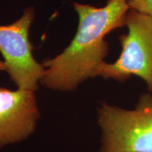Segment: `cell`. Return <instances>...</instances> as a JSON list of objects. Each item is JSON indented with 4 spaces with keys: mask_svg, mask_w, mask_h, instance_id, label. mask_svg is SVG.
Masks as SVG:
<instances>
[{
    "mask_svg": "<svg viewBox=\"0 0 152 152\" xmlns=\"http://www.w3.org/2000/svg\"><path fill=\"white\" fill-rule=\"evenodd\" d=\"M125 26L128 32L120 37L122 52L118 59L113 64L104 62L95 77L124 82L137 75L152 92V17L130 9Z\"/></svg>",
    "mask_w": 152,
    "mask_h": 152,
    "instance_id": "3",
    "label": "cell"
},
{
    "mask_svg": "<svg viewBox=\"0 0 152 152\" xmlns=\"http://www.w3.org/2000/svg\"><path fill=\"white\" fill-rule=\"evenodd\" d=\"M130 9L152 17V0H128Z\"/></svg>",
    "mask_w": 152,
    "mask_h": 152,
    "instance_id": "6",
    "label": "cell"
},
{
    "mask_svg": "<svg viewBox=\"0 0 152 152\" xmlns=\"http://www.w3.org/2000/svg\"><path fill=\"white\" fill-rule=\"evenodd\" d=\"M39 118L35 92L0 87V149L26 140Z\"/></svg>",
    "mask_w": 152,
    "mask_h": 152,
    "instance_id": "5",
    "label": "cell"
},
{
    "mask_svg": "<svg viewBox=\"0 0 152 152\" xmlns=\"http://www.w3.org/2000/svg\"><path fill=\"white\" fill-rule=\"evenodd\" d=\"M79 16L77 31L70 45L54 58L45 61L40 83L47 88L71 91L90 77L104 62L109 45L104 37L125 26L130 10L128 0H108L105 7L74 4Z\"/></svg>",
    "mask_w": 152,
    "mask_h": 152,
    "instance_id": "1",
    "label": "cell"
},
{
    "mask_svg": "<svg viewBox=\"0 0 152 152\" xmlns=\"http://www.w3.org/2000/svg\"><path fill=\"white\" fill-rule=\"evenodd\" d=\"M6 71V65L4 62L0 60V71Z\"/></svg>",
    "mask_w": 152,
    "mask_h": 152,
    "instance_id": "7",
    "label": "cell"
},
{
    "mask_svg": "<svg viewBox=\"0 0 152 152\" xmlns=\"http://www.w3.org/2000/svg\"><path fill=\"white\" fill-rule=\"evenodd\" d=\"M33 18L34 11L30 8L16 22L0 26V52L4 58L6 71L18 89L35 92L45 73V68L34 58L28 38Z\"/></svg>",
    "mask_w": 152,
    "mask_h": 152,
    "instance_id": "4",
    "label": "cell"
},
{
    "mask_svg": "<svg viewBox=\"0 0 152 152\" xmlns=\"http://www.w3.org/2000/svg\"><path fill=\"white\" fill-rule=\"evenodd\" d=\"M100 152H152V96H140L134 110L103 103L98 109Z\"/></svg>",
    "mask_w": 152,
    "mask_h": 152,
    "instance_id": "2",
    "label": "cell"
}]
</instances>
